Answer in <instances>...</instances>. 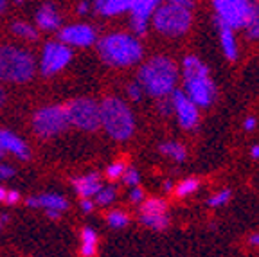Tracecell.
Instances as JSON below:
<instances>
[{
  "label": "cell",
  "mask_w": 259,
  "mask_h": 257,
  "mask_svg": "<svg viewBox=\"0 0 259 257\" xmlns=\"http://www.w3.org/2000/svg\"><path fill=\"white\" fill-rule=\"evenodd\" d=\"M178 81V68L167 56H155L148 60L139 70V81L148 96L164 99L175 92Z\"/></svg>",
  "instance_id": "6da1fadb"
},
{
  "label": "cell",
  "mask_w": 259,
  "mask_h": 257,
  "mask_svg": "<svg viewBox=\"0 0 259 257\" xmlns=\"http://www.w3.org/2000/svg\"><path fill=\"white\" fill-rule=\"evenodd\" d=\"M184 90L196 108H209L216 97V87L209 76V68L196 56L184 58Z\"/></svg>",
  "instance_id": "7a4b0ae2"
},
{
  "label": "cell",
  "mask_w": 259,
  "mask_h": 257,
  "mask_svg": "<svg viewBox=\"0 0 259 257\" xmlns=\"http://www.w3.org/2000/svg\"><path fill=\"white\" fill-rule=\"evenodd\" d=\"M101 60L110 67H132L142 58V45L132 34L112 32L97 44Z\"/></svg>",
  "instance_id": "3957f363"
},
{
  "label": "cell",
  "mask_w": 259,
  "mask_h": 257,
  "mask_svg": "<svg viewBox=\"0 0 259 257\" xmlns=\"http://www.w3.org/2000/svg\"><path fill=\"white\" fill-rule=\"evenodd\" d=\"M193 8L191 0H171L158 4L153 13L155 29L166 36H182L193 24Z\"/></svg>",
  "instance_id": "277c9868"
},
{
  "label": "cell",
  "mask_w": 259,
  "mask_h": 257,
  "mask_svg": "<svg viewBox=\"0 0 259 257\" xmlns=\"http://www.w3.org/2000/svg\"><path fill=\"white\" fill-rule=\"evenodd\" d=\"M101 126L115 141H128L135 132V117L130 106L119 97H105L99 105Z\"/></svg>",
  "instance_id": "5b68a950"
},
{
  "label": "cell",
  "mask_w": 259,
  "mask_h": 257,
  "mask_svg": "<svg viewBox=\"0 0 259 257\" xmlns=\"http://www.w3.org/2000/svg\"><path fill=\"white\" fill-rule=\"evenodd\" d=\"M34 58L29 51L15 45H0V81L27 83L34 76Z\"/></svg>",
  "instance_id": "8992f818"
},
{
  "label": "cell",
  "mask_w": 259,
  "mask_h": 257,
  "mask_svg": "<svg viewBox=\"0 0 259 257\" xmlns=\"http://www.w3.org/2000/svg\"><path fill=\"white\" fill-rule=\"evenodd\" d=\"M216 25H225L229 29L247 27L259 20V4L247 0H216Z\"/></svg>",
  "instance_id": "52a82bcc"
},
{
  "label": "cell",
  "mask_w": 259,
  "mask_h": 257,
  "mask_svg": "<svg viewBox=\"0 0 259 257\" xmlns=\"http://www.w3.org/2000/svg\"><path fill=\"white\" fill-rule=\"evenodd\" d=\"M67 119L69 124L76 126L85 132H94L101 126V113H99V105L89 97H77L65 105Z\"/></svg>",
  "instance_id": "ba28073f"
},
{
  "label": "cell",
  "mask_w": 259,
  "mask_h": 257,
  "mask_svg": "<svg viewBox=\"0 0 259 257\" xmlns=\"http://www.w3.org/2000/svg\"><path fill=\"white\" fill-rule=\"evenodd\" d=\"M69 126V119H67V112L65 106L54 105V106H44L40 108L34 117H32V128L36 132V135L49 139V137H56L65 128Z\"/></svg>",
  "instance_id": "9c48e42d"
},
{
  "label": "cell",
  "mask_w": 259,
  "mask_h": 257,
  "mask_svg": "<svg viewBox=\"0 0 259 257\" xmlns=\"http://www.w3.org/2000/svg\"><path fill=\"white\" fill-rule=\"evenodd\" d=\"M70 58H72V51L67 45L60 44V41H49L41 51V74L44 76H54V74L61 72L69 65Z\"/></svg>",
  "instance_id": "30bf717a"
},
{
  "label": "cell",
  "mask_w": 259,
  "mask_h": 257,
  "mask_svg": "<svg viewBox=\"0 0 259 257\" xmlns=\"http://www.w3.org/2000/svg\"><path fill=\"white\" fill-rule=\"evenodd\" d=\"M171 103H173V112L177 113V119L182 128L191 130L198 124V121H200L198 108L191 103V99L182 90H175V92L171 94Z\"/></svg>",
  "instance_id": "8fae6325"
},
{
  "label": "cell",
  "mask_w": 259,
  "mask_h": 257,
  "mask_svg": "<svg viewBox=\"0 0 259 257\" xmlns=\"http://www.w3.org/2000/svg\"><path fill=\"white\" fill-rule=\"evenodd\" d=\"M160 2L157 0H132V8H130V24L134 29V34L144 36L148 32V22L153 16L155 9L158 8Z\"/></svg>",
  "instance_id": "7c38bea8"
},
{
  "label": "cell",
  "mask_w": 259,
  "mask_h": 257,
  "mask_svg": "<svg viewBox=\"0 0 259 257\" xmlns=\"http://www.w3.org/2000/svg\"><path fill=\"white\" fill-rule=\"evenodd\" d=\"M97 40L96 31L92 25L87 24H72L60 31V44L67 47H90Z\"/></svg>",
  "instance_id": "4fadbf2b"
},
{
  "label": "cell",
  "mask_w": 259,
  "mask_h": 257,
  "mask_svg": "<svg viewBox=\"0 0 259 257\" xmlns=\"http://www.w3.org/2000/svg\"><path fill=\"white\" fill-rule=\"evenodd\" d=\"M0 153H11L22 160L29 158V148L20 137L8 130H0Z\"/></svg>",
  "instance_id": "5bb4252c"
},
{
  "label": "cell",
  "mask_w": 259,
  "mask_h": 257,
  "mask_svg": "<svg viewBox=\"0 0 259 257\" xmlns=\"http://www.w3.org/2000/svg\"><path fill=\"white\" fill-rule=\"evenodd\" d=\"M29 207H36V209H45L54 210V212H63L69 207V201L67 198H63L61 194H54V193H47V194H40V196H31L27 200Z\"/></svg>",
  "instance_id": "9a60e30c"
},
{
  "label": "cell",
  "mask_w": 259,
  "mask_h": 257,
  "mask_svg": "<svg viewBox=\"0 0 259 257\" xmlns=\"http://www.w3.org/2000/svg\"><path fill=\"white\" fill-rule=\"evenodd\" d=\"M76 193L81 196V200H90V198L96 196L99 191H101L103 184H101V177L97 173H90L85 177H79L72 182Z\"/></svg>",
  "instance_id": "2e32d148"
},
{
  "label": "cell",
  "mask_w": 259,
  "mask_h": 257,
  "mask_svg": "<svg viewBox=\"0 0 259 257\" xmlns=\"http://www.w3.org/2000/svg\"><path fill=\"white\" fill-rule=\"evenodd\" d=\"M34 22H36L34 27L40 29V31H56L61 25V16L58 15L56 8L53 4H44L38 9Z\"/></svg>",
  "instance_id": "e0dca14e"
},
{
  "label": "cell",
  "mask_w": 259,
  "mask_h": 257,
  "mask_svg": "<svg viewBox=\"0 0 259 257\" xmlns=\"http://www.w3.org/2000/svg\"><path fill=\"white\" fill-rule=\"evenodd\" d=\"M94 8L103 16H115L130 11L132 0H97V2H94Z\"/></svg>",
  "instance_id": "ac0fdd59"
},
{
  "label": "cell",
  "mask_w": 259,
  "mask_h": 257,
  "mask_svg": "<svg viewBox=\"0 0 259 257\" xmlns=\"http://www.w3.org/2000/svg\"><path fill=\"white\" fill-rule=\"evenodd\" d=\"M218 31H220V44H222L223 53H225L227 60L234 61L238 58V44H236V36H234V31L225 25H218Z\"/></svg>",
  "instance_id": "d6986e66"
},
{
  "label": "cell",
  "mask_w": 259,
  "mask_h": 257,
  "mask_svg": "<svg viewBox=\"0 0 259 257\" xmlns=\"http://www.w3.org/2000/svg\"><path fill=\"white\" fill-rule=\"evenodd\" d=\"M97 246V234L90 227H85L81 232V255L83 257H94Z\"/></svg>",
  "instance_id": "ffe728a7"
},
{
  "label": "cell",
  "mask_w": 259,
  "mask_h": 257,
  "mask_svg": "<svg viewBox=\"0 0 259 257\" xmlns=\"http://www.w3.org/2000/svg\"><path fill=\"white\" fill-rule=\"evenodd\" d=\"M158 151L177 162H184L187 158V149L178 142H162L158 146Z\"/></svg>",
  "instance_id": "44dd1931"
},
{
  "label": "cell",
  "mask_w": 259,
  "mask_h": 257,
  "mask_svg": "<svg viewBox=\"0 0 259 257\" xmlns=\"http://www.w3.org/2000/svg\"><path fill=\"white\" fill-rule=\"evenodd\" d=\"M11 29H13V32H15L16 36H20V38L29 40V41L38 40V36H40L38 29L34 27V25L27 24V22H15V24L11 25Z\"/></svg>",
  "instance_id": "7402d4cb"
},
{
  "label": "cell",
  "mask_w": 259,
  "mask_h": 257,
  "mask_svg": "<svg viewBox=\"0 0 259 257\" xmlns=\"http://www.w3.org/2000/svg\"><path fill=\"white\" fill-rule=\"evenodd\" d=\"M148 214H167L166 212V201L160 198H150L144 200L141 205V216H148Z\"/></svg>",
  "instance_id": "603a6c76"
},
{
  "label": "cell",
  "mask_w": 259,
  "mask_h": 257,
  "mask_svg": "<svg viewBox=\"0 0 259 257\" xmlns=\"http://www.w3.org/2000/svg\"><path fill=\"white\" fill-rule=\"evenodd\" d=\"M141 221L148 229H153V230H164L169 225L167 214H148V216H141Z\"/></svg>",
  "instance_id": "cb8c5ba5"
},
{
  "label": "cell",
  "mask_w": 259,
  "mask_h": 257,
  "mask_svg": "<svg viewBox=\"0 0 259 257\" xmlns=\"http://www.w3.org/2000/svg\"><path fill=\"white\" fill-rule=\"evenodd\" d=\"M117 198V191H115V187L113 185H105V187H101V191L96 194V203L97 205H110L113 200Z\"/></svg>",
  "instance_id": "d4e9b609"
},
{
  "label": "cell",
  "mask_w": 259,
  "mask_h": 257,
  "mask_svg": "<svg viewBox=\"0 0 259 257\" xmlns=\"http://www.w3.org/2000/svg\"><path fill=\"white\" fill-rule=\"evenodd\" d=\"M198 185H200V182L196 180V178H186V180H182L177 185V196L178 198L189 196V194H193L194 191L198 189Z\"/></svg>",
  "instance_id": "484cf974"
},
{
  "label": "cell",
  "mask_w": 259,
  "mask_h": 257,
  "mask_svg": "<svg viewBox=\"0 0 259 257\" xmlns=\"http://www.w3.org/2000/svg\"><path fill=\"white\" fill-rule=\"evenodd\" d=\"M106 221H108V225L112 229H122V227H126L130 223V218L122 210H113V212H110L106 216Z\"/></svg>",
  "instance_id": "4316f807"
},
{
  "label": "cell",
  "mask_w": 259,
  "mask_h": 257,
  "mask_svg": "<svg viewBox=\"0 0 259 257\" xmlns=\"http://www.w3.org/2000/svg\"><path fill=\"white\" fill-rule=\"evenodd\" d=\"M124 171H126V167L122 162H113V164L108 165V169H106V177H108V180H119V178H122Z\"/></svg>",
  "instance_id": "83f0119b"
},
{
  "label": "cell",
  "mask_w": 259,
  "mask_h": 257,
  "mask_svg": "<svg viewBox=\"0 0 259 257\" xmlns=\"http://www.w3.org/2000/svg\"><path fill=\"white\" fill-rule=\"evenodd\" d=\"M122 182L126 185H130V187H137L139 182H141V175H139V171L135 167H128L124 171V175H122Z\"/></svg>",
  "instance_id": "f1b7e54d"
},
{
  "label": "cell",
  "mask_w": 259,
  "mask_h": 257,
  "mask_svg": "<svg viewBox=\"0 0 259 257\" xmlns=\"http://www.w3.org/2000/svg\"><path fill=\"white\" fill-rule=\"evenodd\" d=\"M229 200H231V191L225 189V191H220L214 196H210L207 203H209V207H222V205H225Z\"/></svg>",
  "instance_id": "f546056e"
},
{
  "label": "cell",
  "mask_w": 259,
  "mask_h": 257,
  "mask_svg": "<svg viewBox=\"0 0 259 257\" xmlns=\"http://www.w3.org/2000/svg\"><path fill=\"white\" fill-rule=\"evenodd\" d=\"M142 94H144V90H142V87L137 83V81H135V83H130L128 84V96H130V99L141 101L142 99Z\"/></svg>",
  "instance_id": "4dcf8cb0"
},
{
  "label": "cell",
  "mask_w": 259,
  "mask_h": 257,
  "mask_svg": "<svg viewBox=\"0 0 259 257\" xmlns=\"http://www.w3.org/2000/svg\"><path fill=\"white\" fill-rule=\"evenodd\" d=\"M158 112L162 115H171L173 113V103H171V97H164V99L158 101Z\"/></svg>",
  "instance_id": "1f68e13d"
},
{
  "label": "cell",
  "mask_w": 259,
  "mask_h": 257,
  "mask_svg": "<svg viewBox=\"0 0 259 257\" xmlns=\"http://www.w3.org/2000/svg\"><path fill=\"white\" fill-rule=\"evenodd\" d=\"M247 38H250V40H259V20L247 25Z\"/></svg>",
  "instance_id": "d6a6232c"
},
{
  "label": "cell",
  "mask_w": 259,
  "mask_h": 257,
  "mask_svg": "<svg viewBox=\"0 0 259 257\" xmlns=\"http://www.w3.org/2000/svg\"><path fill=\"white\" fill-rule=\"evenodd\" d=\"M15 175V169L11 165H6V164H0V182L9 180V178Z\"/></svg>",
  "instance_id": "836d02e7"
},
{
  "label": "cell",
  "mask_w": 259,
  "mask_h": 257,
  "mask_svg": "<svg viewBox=\"0 0 259 257\" xmlns=\"http://www.w3.org/2000/svg\"><path fill=\"white\" fill-rule=\"evenodd\" d=\"M130 200L134 201V203L142 201V200H144V191H142L141 187H134V189H132V193H130Z\"/></svg>",
  "instance_id": "e575fe53"
},
{
  "label": "cell",
  "mask_w": 259,
  "mask_h": 257,
  "mask_svg": "<svg viewBox=\"0 0 259 257\" xmlns=\"http://www.w3.org/2000/svg\"><path fill=\"white\" fill-rule=\"evenodd\" d=\"M18 200H20V194H18V191H8V193H6L4 203L15 205V203H18Z\"/></svg>",
  "instance_id": "d590c367"
},
{
  "label": "cell",
  "mask_w": 259,
  "mask_h": 257,
  "mask_svg": "<svg viewBox=\"0 0 259 257\" xmlns=\"http://www.w3.org/2000/svg\"><path fill=\"white\" fill-rule=\"evenodd\" d=\"M255 124H257L255 117H247V119H245V122H243V126H245V130H247V132H252V130L255 128Z\"/></svg>",
  "instance_id": "8d00e7d4"
},
{
  "label": "cell",
  "mask_w": 259,
  "mask_h": 257,
  "mask_svg": "<svg viewBox=\"0 0 259 257\" xmlns=\"http://www.w3.org/2000/svg\"><path fill=\"white\" fill-rule=\"evenodd\" d=\"M81 209L85 212H90L94 209V201L92 200H81Z\"/></svg>",
  "instance_id": "74e56055"
},
{
  "label": "cell",
  "mask_w": 259,
  "mask_h": 257,
  "mask_svg": "<svg viewBox=\"0 0 259 257\" xmlns=\"http://www.w3.org/2000/svg\"><path fill=\"white\" fill-rule=\"evenodd\" d=\"M89 9H90V2H79V4H77V11H79L81 15H85Z\"/></svg>",
  "instance_id": "f35d334b"
},
{
  "label": "cell",
  "mask_w": 259,
  "mask_h": 257,
  "mask_svg": "<svg viewBox=\"0 0 259 257\" xmlns=\"http://www.w3.org/2000/svg\"><path fill=\"white\" fill-rule=\"evenodd\" d=\"M248 243H252V245L259 246V234H254V236L248 237Z\"/></svg>",
  "instance_id": "ab89813d"
},
{
  "label": "cell",
  "mask_w": 259,
  "mask_h": 257,
  "mask_svg": "<svg viewBox=\"0 0 259 257\" xmlns=\"http://www.w3.org/2000/svg\"><path fill=\"white\" fill-rule=\"evenodd\" d=\"M250 155H252V158H255V160H257V158H259V146H254V148L250 149Z\"/></svg>",
  "instance_id": "60d3db41"
},
{
  "label": "cell",
  "mask_w": 259,
  "mask_h": 257,
  "mask_svg": "<svg viewBox=\"0 0 259 257\" xmlns=\"http://www.w3.org/2000/svg\"><path fill=\"white\" fill-rule=\"evenodd\" d=\"M171 189H173V182H171V180L164 182V191H166V193H169Z\"/></svg>",
  "instance_id": "b9f144b4"
},
{
  "label": "cell",
  "mask_w": 259,
  "mask_h": 257,
  "mask_svg": "<svg viewBox=\"0 0 259 257\" xmlns=\"http://www.w3.org/2000/svg\"><path fill=\"white\" fill-rule=\"evenodd\" d=\"M8 220H9V218L6 216V214H0V229H2V227H4L6 223H8Z\"/></svg>",
  "instance_id": "7bdbcfd3"
},
{
  "label": "cell",
  "mask_w": 259,
  "mask_h": 257,
  "mask_svg": "<svg viewBox=\"0 0 259 257\" xmlns=\"http://www.w3.org/2000/svg\"><path fill=\"white\" fill-rule=\"evenodd\" d=\"M6 193H8V189H4V187H0V203H4V200H6Z\"/></svg>",
  "instance_id": "ee69618b"
},
{
  "label": "cell",
  "mask_w": 259,
  "mask_h": 257,
  "mask_svg": "<svg viewBox=\"0 0 259 257\" xmlns=\"http://www.w3.org/2000/svg\"><path fill=\"white\" fill-rule=\"evenodd\" d=\"M47 216H49V218H53V220H58V218L61 216V212H54V210H49Z\"/></svg>",
  "instance_id": "f6af8a7d"
},
{
  "label": "cell",
  "mask_w": 259,
  "mask_h": 257,
  "mask_svg": "<svg viewBox=\"0 0 259 257\" xmlns=\"http://www.w3.org/2000/svg\"><path fill=\"white\" fill-rule=\"evenodd\" d=\"M4 101H6V92L2 90V87H0V106L4 105Z\"/></svg>",
  "instance_id": "bcb514c9"
},
{
  "label": "cell",
  "mask_w": 259,
  "mask_h": 257,
  "mask_svg": "<svg viewBox=\"0 0 259 257\" xmlns=\"http://www.w3.org/2000/svg\"><path fill=\"white\" fill-rule=\"evenodd\" d=\"M6 8H8V2H4V0H0V13H4Z\"/></svg>",
  "instance_id": "7dc6e473"
},
{
  "label": "cell",
  "mask_w": 259,
  "mask_h": 257,
  "mask_svg": "<svg viewBox=\"0 0 259 257\" xmlns=\"http://www.w3.org/2000/svg\"><path fill=\"white\" fill-rule=\"evenodd\" d=\"M0 155H2V153H0Z\"/></svg>",
  "instance_id": "c3c4849f"
}]
</instances>
